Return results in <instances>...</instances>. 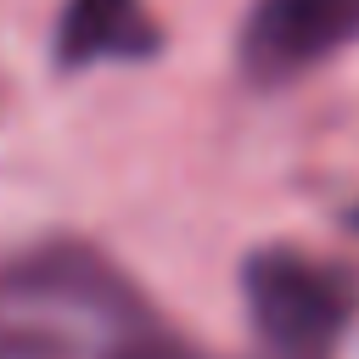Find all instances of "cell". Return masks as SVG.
<instances>
[{
    "instance_id": "cell-1",
    "label": "cell",
    "mask_w": 359,
    "mask_h": 359,
    "mask_svg": "<svg viewBox=\"0 0 359 359\" xmlns=\"http://www.w3.org/2000/svg\"><path fill=\"white\" fill-rule=\"evenodd\" d=\"M247 314L269 359H337L342 331L359 309V280L342 264L297 247H264L241 269Z\"/></svg>"
},
{
    "instance_id": "cell-2",
    "label": "cell",
    "mask_w": 359,
    "mask_h": 359,
    "mask_svg": "<svg viewBox=\"0 0 359 359\" xmlns=\"http://www.w3.org/2000/svg\"><path fill=\"white\" fill-rule=\"evenodd\" d=\"M359 39V0H252L241 28V67L264 84L309 73Z\"/></svg>"
},
{
    "instance_id": "cell-3",
    "label": "cell",
    "mask_w": 359,
    "mask_h": 359,
    "mask_svg": "<svg viewBox=\"0 0 359 359\" xmlns=\"http://www.w3.org/2000/svg\"><path fill=\"white\" fill-rule=\"evenodd\" d=\"M163 45L146 0H67L56 22V67L79 73L90 62H146Z\"/></svg>"
},
{
    "instance_id": "cell-4",
    "label": "cell",
    "mask_w": 359,
    "mask_h": 359,
    "mask_svg": "<svg viewBox=\"0 0 359 359\" xmlns=\"http://www.w3.org/2000/svg\"><path fill=\"white\" fill-rule=\"evenodd\" d=\"M353 224H359V208H353Z\"/></svg>"
}]
</instances>
